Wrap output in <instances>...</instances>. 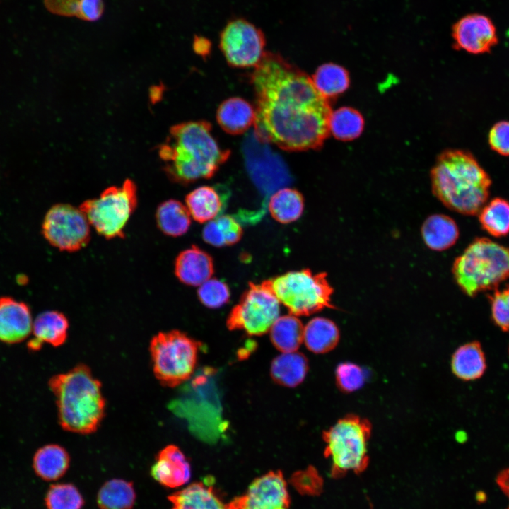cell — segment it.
<instances>
[{
	"mask_svg": "<svg viewBox=\"0 0 509 509\" xmlns=\"http://www.w3.org/2000/svg\"><path fill=\"white\" fill-rule=\"evenodd\" d=\"M256 138L288 151L317 150L329 134V102L312 78L278 53L265 52L250 76Z\"/></svg>",
	"mask_w": 509,
	"mask_h": 509,
	"instance_id": "cell-1",
	"label": "cell"
},
{
	"mask_svg": "<svg viewBox=\"0 0 509 509\" xmlns=\"http://www.w3.org/2000/svg\"><path fill=\"white\" fill-rule=\"evenodd\" d=\"M211 123L191 121L173 126L159 148L169 178L187 185L213 177L228 160L230 151L220 147Z\"/></svg>",
	"mask_w": 509,
	"mask_h": 509,
	"instance_id": "cell-2",
	"label": "cell"
},
{
	"mask_svg": "<svg viewBox=\"0 0 509 509\" xmlns=\"http://www.w3.org/2000/svg\"><path fill=\"white\" fill-rule=\"evenodd\" d=\"M434 195L448 209L464 215L478 214L485 205L491 184L486 171L469 152L443 151L431 171Z\"/></svg>",
	"mask_w": 509,
	"mask_h": 509,
	"instance_id": "cell-3",
	"label": "cell"
},
{
	"mask_svg": "<svg viewBox=\"0 0 509 509\" xmlns=\"http://www.w3.org/2000/svg\"><path fill=\"white\" fill-rule=\"evenodd\" d=\"M56 399L58 421L69 432L87 435L98 428L105 412L101 382L90 369L78 364L54 375L48 382Z\"/></svg>",
	"mask_w": 509,
	"mask_h": 509,
	"instance_id": "cell-4",
	"label": "cell"
},
{
	"mask_svg": "<svg viewBox=\"0 0 509 509\" xmlns=\"http://www.w3.org/2000/svg\"><path fill=\"white\" fill-rule=\"evenodd\" d=\"M452 274L460 288L470 297L496 288L509 279V247L477 238L455 259Z\"/></svg>",
	"mask_w": 509,
	"mask_h": 509,
	"instance_id": "cell-5",
	"label": "cell"
},
{
	"mask_svg": "<svg viewBox=\"0 0 509 509\" xmlns=\"http://www.w3.org/2000/svg\"><path fill=\"white\" fill-rule=\"evenodd\" d=\"M371 429L368 419L348 414L323 431L322 438L326 443L324 455L331 460L334 476L348 472L360 473L366 469Z\"/></svg>",
	"mask_w": 509,
	"mask_h": 509,
	"instance_id": "cell-6",
	"label": "cell"
},
{
	"mask_svg": "<svg viewBox=\"0 0 509 509\" xmlns=\"http://www.w3.org/2000/svg\"><path fill=\"white\" fill-rule=\"evenodd\" d=\"M295 316L310 315L326 308H335L331 303L333 288L327 273L313 274L308 269L292 271L262 282Z\"/></svg>",
	"mask_w": 509,
	"mask_h": 509,
	"instance_id": "cell-7",
	"label": "cell"
},
{
	"mask_svg": "<svg viewBox=\"0 0 509 509\" xmlns=\"http://www.w3.org/2000/svg\"><path fill=\"white\" fill-rule=\"evenodd\" d=\"M200 346L199 341L180 330L158 333L149 346L156 379L169 387L186 381L194 373Z\"/></svg>",
	"mask_w": 509,
	"mask_h": 509,
	"instance_id": "cell-8",
	"label": "cell"
},
{
	"mask_svg": "<svg viewBox=\"0 0 509 509\" xmlns=\"http://www.w3.org/2000/svg\"><path fill=\"white\" fill-rule=\"evenodd\" d=\"M137 206L135 183L126 180L119 186L105 189L97 198L79 206L90 225L107 239L123 238L124 228Z\"/></svg>",
	"mask_w": 509,
	"mask_h": 509,
	"instance_id": "cell-9",
	"label": "cell"
},
{
	"mask_svg": "<svg viewBox=\"0 0 509 509\" xmlns=\"http://www.w3.org/2000/svg\"><path fill=\"white\" fill-rule=\"evenodd\" d=\"M280 303L262 283L250 282L239 303L230 311L226 326L230 330H243L250 335L269 331L279 317Z\"/></svg>",
	"mask_w": 509,
	"mask_h": 509,
	"instance_id": "cell-10",
	"label": "cell"
},
{
	"mask_svg": "<svg viewBox=\"0 0 509 509\" xmlns=\"http://www.w3.org/2000/svg\"><path fill=\"white\" fill-rule=\"evenodd\" d=\"M90 223L83 211L69 204H57L46 213L42 233L47 241L61 251L74 252L90 239Z\"/></svg>",
	"mask_w": 509,
	"mask_h": 509,
	"instance_id": "cell-11",
	"label": "cell"
},
{
	"mask_svg": "<svg viewBox=\"0 0 509 509\" xmlns=\"http://www.w3.org/2000/svg\"><path fill=\"white\" fill-rule=\"evenodd\" d=\"M265 45L262 30L245 18L230 20L220 33V49L232 67L256 66L266 52Z\"/></svg>",
	"mask_w": 509,
	"mask_h": 509,
	"instance_id": "cell-12",
	"label": "cell"
},
{
	"mask_svg": "<svg viewBox=\"0 0 509 509\" xmlns=\"http://www.w3.org/2000/svg\"><path fill=\"white\" fill-rule=\"evenodd\" d=\"M290 498L281 471L256 479L245 494L228 503L230 509H287Z\"/></svg>",
	"mask_w": 509,
	"mask_h": 509,
	"instance_id": "cell-13",
	"label": "cell"
},
{
	"mask_svg": "<svg viewBox=\"0 0 509 509\" xmlns=\"http://www.w3.org/2000/svg\"><path fill=\"white\" fill-rule=\"evenodd\" d=\"M453 47L477 54L489 52L498 40L496 27L490 18L479 13L468 14L452 27Z\"/></svg>",
	"mask_w": 509,
	"mask_h": 509,
	"instance_id": "cell-14",
	"label": "cell"
},
{
	"mask_svg": "<svg viewBox=\"0 0 509 509\" xmlns=\"http://www.w3.org/2000/svg\"><path fill=\"white\" fill-rule=\"evenodd\" d=\"M30 307L10 296L0 297V341L13 344L26 339L33 331Z\"/></svg>",
	"mask_w": 509,
	"mask_h": 509,
	"instance_id": "cell-15",
	"label": "cell"
},
{
	"mask_svg": "<svg viewBox=\"0 0 509 509\" xmlns=\"http://www.w3.org/2000/svg\"><path fill=\"white\" fill-rule=\"evenodd\" d=\"M151 475L165 487L177 488L189 480L190 464L177 446L169 445L158 453L151 469Z\"/></svg>",
	"mask_w": 509,
	"mask_h": 509,
	"instance_id": "cell-16",
	"label": "cell"
},
{
	"mask_svg": "<svg viewBox=\"0 0 509 509\" xmlns=\"http://www.w3.org/2000/svg\"><path fill=\"white\" fill-rule=\"evenodd\" d=\"M214 271L213 259L196 245L182 251L175 262V274L182 283L199 286L210 279Z\"/></svg>",
	"mask_w": 509,
	"mask_h": 509,
	"instance_id": "cell-17",
	"label": "cell"
},
{
	"mask_svg": "<svg viewBox=\"0 0 509 509\" xmlns=\"http://www.w3.org/2000/svg\"><path fill=\"white\" fill-rule=\"evenodd\" d=\"M69 321L59 311L48 310L39 314L33 321L34 337L28 342L30 351H39L43 343L54 347L62 346L66 340Z\"/></svg>",
	"mask_w": 509,
	"mask_h": 509,
	"instance_id": "cell-18",
	"label": "cell"
},
{
	"mask_svg": "<svg viewBox=\"0 0 509 509\" xmlns=\"http://www.w3.org/2000/svg\"><path fill=\"white\" fill-rule=\"evenodd\" d=\"M216 120L225 132L232 135L241 134L254 125L255 110L242 98H229L218 106Z\"/></svg>",
	"mask_w": 509,
	"mask_h": 509,
	"instance_id": "cell-19",
	"label": "cell"
},
{
	"mask_svg": "<svg viewBox=\"0 0 509 509\" xmlns=\"http://www.w3.org/2000/svg\"><path fill=\"white\" fill-rule=\"evenodd\" d=\"M70 465L66 450L57 444H47L38 448L33 457L35 474L42 480L54 481L61 479Z\"/></svg>",
	"mask_w": 509,
	"mask_h": 509,
	"instance_id": "cell-20",
	"label": "cell"
},
{
	"mask_svg": "<svg viewBox=\"0 0 509 509\" xmlns=\"http://www.w3.org/2000/svg\"><path fill=\"white\" fill-rule=\"evenodd\" d=\"M451 368L456 377L464 381L481 378L486 361L481 343L473 341L457 348L452 356Z\"/></svg>",
	"mask_w": 509,
	"mask_h": 509,
	"instance_id": "cell-21",
	"label": "cell"
},
{
	"mask_svg": "<svg viewBox=\"0 0 509 509\" xmlns=\"http://www.w3.org/2000/svg\"><path fill=\"white\" fill-rule=\"evenodd\" d=\"M171 509H230L214 493L212 487L195 482L168 496Z\"/></svg>",
	"mask_w": 509,
	"mask_h": 509,
	"instance_id": "cell-22",
	"label": "cell"
},
{
	"mask_svg": "<svg viewBox=\"0 0 509 509\" xmlns=\"http://www.w3.org/2000/svg\"><path fill=\"white\" fill-rule=\"evenodd\" d=\"M421 235L428 248L443 251L456 242L459 237V229L450 217L443 214H433L423 222Z\"/></svg>",
	"mask_w": 509,
	"mask_h": 509,
	"instance_id": "cell-23",
	"label": "cell"
},
{
	"mask_svg": "<svg viewBox=\"0 0 509 509\" xmlns=\"http://www.w3.org/2000/svg\"><path fill=\"white\" fill-rule=\"evenodd\" d=\"M308 370V361L298 351L282 353L271 365V376L279 385L294 387L300 385Z\"/></svg>",
	"mask_w": 509,
	"mask_h": 509,
	"instance_id": "cell-24",
	"label": "cell"
},
{
	"mask_svg": "<svg viewBox=\"0 0 509 509\" xmlns=\"http://www.w3.org/2000/svg\"><path fill=\"white\" fill-rule=\"evenodd\" d=\"M185 204L191 216L199 223L216 218L223 206L218 192L211 186H201L190 192L186 196Z\"/></svg>",
	"mask_w": 509,
	"mask_h": 509,
	"instance_id": "cell-25",
	"label": "cell"
},
{
	"mask_svg": "<svg viewBox=\"0 0 509 509\" xmlns=\"http://www.w3.org/2000/svg\"><path fill=\"white\" fill-rule=\"evenodd\" d=\"M339 340L336 324L325 317H315L304 327L303 341L310 351L324 353L332 351Z\"/></svg>",
	"mask_w": 509,
	"mask_h": 509,
	"instance_id": "cell-26",
	"label": "cell"
},
{
	"mask_svg": "<svg viewBox=\"0 0 509 509\" xmlns=\"http://www.w3.org/2000/svg\"><path fill=\"white\" fill-rule=\"evenodd\" d=\"M158 228L165 235L178 237L186 233L191 224V215L185 205L177 200L161 203L156 212Z\"/></svg>",
	"mask_w": 509,
	"mask_h": 509,
	"instance_id": "cell-27",
	"label": "cell"
},
{
	"mask_svg": "<svg viewBox=\"0 0 509 509\" xmlns=\"http://www.w3.org/2000/svg\"><path fill=\"white\" fill-rule=\"evenodd\" d=\"M271 216L281 223H290L298 220L304 209V198L298 190L281 188L274 192L267 202Z\"/></svg>",
	"mask_w": 509,
	"mask_h": 509,
	"instance_id": "cell-28",
	"label": "cell"
},
{
	"mask_svg": "<svg viewBox=\"0 0 509 509\" xmlns=\"http://www.w3.org/2000/svg\"><path fill=\"white\" fill-rule=\"evenodd\" d=\"M269 332L273 345L282 353L296 351L303 341V323L291 314L279 317Z\"/></svg>",
	"mask_w": 509,
	"mask_h": 509,
	"instance_id": "cell-29",
	"label": "cell"
},
{
	"mask_svg": "<svg viewBox=\"0 0 509 509\" xmlns=\"http://www.w3.org/2000/svg\"><path fill=\"white\" fill-rule=\"evenodd\" d=\"M311 78L319 93L328 100L345 92L350 85L347 70L334 63L320 65Z\"/></svg>",
	"mask_w": 509,
	"mask_h": 509,
	"instance_id": "cell-30",
	"label": "cell"
},
{
	"mask_svg": "<svg viewBox=\"0 0 509 509\" xmlns=\"http://www.w3.org/2000/svg\"><path fill=\"white\" fill-rule=\"evenodd\" d=\"M136 495L131 481L113 479L103 484L97 495L100 509H132Z\"/></svg>",
	"mask_w": 509,
	"mask_h": 509,
	"instance_id": "cell-31",
	"label": "cell"
},
{
	"mask_svg": "<svg viewBox=\"0 0 509 509\" xmlns=\"http://www.w3.org/2000/svg\"><path fill=\"white\" fill-rule=\"evenodd\" d=\"M242 233V228L235 218L230 215H220L207 222L202 237L208 244L220 247L237 243Z\"/></svg>",
	"mask_w": 509,
	"mask_h": 509,
	"instance_id": "cell-32",
	"label": "cell"
},
{
	"mask_svg": "<svg viewBox=\"0 0 509 509\" xmlns=\"http://www.w3.org/2000/svg\"><path fill=\"white\" fill-rule=\"evenodd\" d=\"M364 124V119L358 110L349 107H342L332 112L330 115L329 133L338 140L351 141L361 134Z\"/></svg>",
	"mask_w": 509,
	"mask_h": 509,
	"instance_id": "cell-33",
	"label": "cell"
},
{
	"mask_svg": "<svg viewBox=\"0 0 509 509\" xmlns=\"http://www.w3.org/2000/svg\"><path fill=\"white\" fill-rule=\"evenodd\" d=\"M482 228L494 237H502L509 233V202L501 198H495L484 205L479 213Z\"/></svg>",
	"mask_w": 509,
	"mask_h": 509,
	"instance_id": "cell-34",
	"label": "cell"
},
{
	"mask_svg": "<svg viewBox=\"0 0 509 509\" xmlns=\"http://www.w3.org/2000/svg\"><path fill=\"white\" fill-rule=\"evenodd\" d=\"M84 503L78 489L70 483L52 484L45 496L46 509H82Z\"/></svg>",
	"mask_w": 509,
	"mask_h": 509,
	"instance_id": "cell-35",
	"label": "cell"
},
{
	"mask_svg": "<svg viewBox=\"0 0 509 509\" xmlns=\"http://www.w3.org/2000/svg\"><path fill=\"white\" fill-rule=\"evenodd\" d=\"M197 294L201 303L209 308L224 305L230 296L227 284L217 279H210L199 286Z\"/></svg>",
	"mask_w": 509,
	"mask_h": 509,
	"instance_id": "cell-36",
	"label": "cell"
},
{
	"mask_svg": "<svg viewBox=\"0 0 509 509\" xmlns=\"http://www.w3.org/2000/svg\"><path fill=\"white\" fill-rule=\"evenodd\" d=\"M493 322L503 332H509V285L496 289L488 296Z\"/></svg>",
	"mask_w": 509,
	"mask_h": 509,
	"instance_id": "cell-37",
	"label": "cell"
},
{
	"mask_svg": "<svg viewBox=\"0 0 509 509\" xmlns=\"http://www.w3.org/2000/svg\"><path fill=\"white\" fill-rule=\"evenodd\" d=\"M336 381L339 388L346 392L358 390L364 382L362 369L351 363H343L336 370Z\"/></svg>",
	"mask_w": 509,
	"mask_h": 509,
	"instance_id": "cell-38",
	"label": "cell"
},
{
	"mask_svg": "<svg viewBox=\"0 0 509 509\" xmlns=\"http://www.w3.org/2000/svg\"><path fill=\"white\" fill-rule=\"evenodd\" d=\"M488 142L493 150L503 156H509V122L501 121L491 128Z\"/></svg>",
	"mask_w": 509,
	"mask_h": 509,
	"instance_id": "cell-39",
	"label": "cell"
},
{
	"mask_svg": "<svg viewBox=\"0 0 509 509\" xmlns=\"http://www.w3.org/2000/svg\"><path fill=\"white\" fill-rule=\"evenodd\" d=\"M103 0H79L77 17L86 21H96L104 12Z\"/></svg>",
	"mask_w": 509,
	"mask_h": 509,
	"instance_id": "cell-40",
	"label": "cell"
},
{
	"mask_svg": "<svg viewBox=\"0 0 509 509\" xmlns=\"http://www.w3.org/2000/svg\"><path fill=\"white\" fill-rule=\"evenodd\" d=\"M44 2L52 13L69 17L77 16L79 0H44Z\"/></svg>",
	"mask_w": 509,
	"mask_h": 509,
	"instance_id": "cell-41",
	"label": "cell"
},
{
	"mask_svg": "<svg viewBox=\"0 0 509 509\" xmlns=\"http://www.w3.org/2000/svg\"><path fill=\"white\" fill-rule=\"evenodd\" d=\"M193 48L197 54L206 56L209 53L211 44L208 39L204 37L195 36L193 42Z\"/></svg>",
	"mask_w": 509,
	"mask_h": 509,
	"instance_id": "cell-42",
	"label": "cell"
},
{
	"mask_svg": "<svg viewBox=\"0 0 509 509\" xmlns=\"http://www.w3.org/2000/svg\"><path fill=\"white\" fill-rule=\"evenodd\" d=\"M496 482L509 499V468L502 470L497 476ZM509 509V505L507 508Z\"/></svg>",
	"mask_w": 509,
	"mask_h": 509,
	"instance_id": "cell-43",
	"label": "cell"
}]
</instances>
